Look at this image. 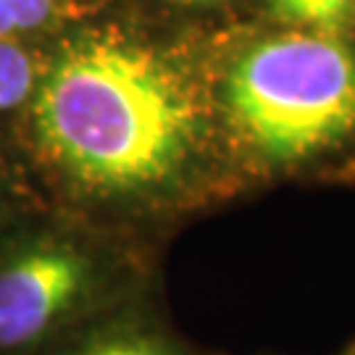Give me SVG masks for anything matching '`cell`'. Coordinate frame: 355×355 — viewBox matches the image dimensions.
<instances>
[{
    "instance_id": "cell-1",
    "label": "cell",
    "mask_w": 355,
    "mask_h": 355,
    "mask_svg": "<svg viewBox=\"0 0 355 355\" xmlns=\"http://www.w3.org/2000/svg\"><path fill=\"white\" fill-rule=\"evenodd\" d=\"M229 24L95 0L45 42L37 89L3 150L40 200L168 248L253 198L216 95Z\"/></svg>"
},
{
    "instance_id": "cell-2",
    "label": "cell",
    "mask_w": 355,
    "mask_h": 355,
    "mask_svg": "<svg viewBox=\"0 0 355 355\" xmlns=\"http://www.w3.org/2000/svg\"><path fill=\"white\" fill-rule=\"evenodd\" d=\"M218 111L250 195L343 184L355 164V37L232 21L216 71Z\"/></svg>"
},
{
    "instance_id": "cell-3",
    "label": "cell",
    "mask_w": 355,
    "mask_h": 355,
    "mask_svg": "<svg viewBox=\"0 0 355 355\" xmlns=\"http://www.w3.org/2000/svg\"><path fill=\"white\" fill-rule=\"evenodd\" d=\"M166 248L32 198L0 216V355H37L166 292Z\"/></svg>"
},
{
    "instance_id": "cell-4",
    "label": "cell",
    "mask_w": 355,
    "mask_h": 355,
    "mask_svg": "<svg viewBox=\"0 0 355 355\" xmlns=\"http://www.w3.org/2000/svg\"><path fill=\"white\" fill-rule=\"evenodd\" d=\"M37 355H229L187 337L168 311L166 292L127 305Z\"/></svg>"
},
{
    "instance_id": "cell-5",
    "label": "cell",
    "mask_w": 355,
    "mask_h": 355,
    "mask_svg": "<svg viewBox=\"0 0 355 355\" xmlns=\"http://www.w3.org/2000/svg\"><path fill=\"white\" fill-rule=\"evenodd\" d=\"M245 19L303 32L355 37V0H250Z\"/></svg>"
},
{
    "instance_id": "cell-6",
    "label": "cell",
    "mask_w": 355,
    "mask_h": 355,
    "mask_svg": "<svg viewBox=\"0 0 355 355\" xmlns=\"http://www.w3.org/2000/svg\"><path fill=\"white\" fill-rule=\"evenodd\" d=\"M95 0H0V40L42 45L76 21Z\"/></svg>"
},
{
    "instance_id": "cell-7",
    "label": "cell",
    "mask_w": 355,
    "mask_h": 355,
    "mask_svg": "<svg viewBox=\"0 0 355 355\" xmlns=\"http://www.w3.org/2000/svg\"><path fill=\"white\" fill-rule=\"evenodd\" d=\"M42 45L0 40V150L21 119L42 74Z\"/></svg>"
},
{
    "instance_id": "cell-8",
    "label": "cell",
    "mask_w": 355,
    "mask_h": 355,
    "mask_svg": "<svg viewBox=\"0 0 355 355\" xmlns=\"http://www.w3.org/2000/svg\"><path fill=\"white\" fill-rule=\"evenodd\" d=\"M142 3L200 21H234L245 19L250 8V0H142Z\"/></svg>"
},
{
    "instance_id": "cell-9",
    "label": "cell",
    "mask_w": 355,
    "mask_h": 355,
    "mask_svg": "<svg viewBox=\"0 0 355 355\" xmlns=\"http://www.w3.org/2000/svg\"><path fill=\"white\" fill-rule=\"evenodd\" d=\"M32 198H37V195L26 184L19 166L13 164L8 153L0 150V216L8 214L16 205L32 200Z\"/></svg>"
},
{
    "instance_id": "cell-10",
    "label": "cell",
    "mask_w": 355,
    "mask_h": 355,
    "mask_svg": "<svg viewBox=\"0 0 355 355\" xmlns=\"http://www.w3.org/2000/svg\"><path fill=\"white\" fill-rule=\"evenodd\" d=\"M334 355H355V334H353V337H347V340L340 345V350H337Z\"/></svg>"
},
{
    "instance_id": "cell-11",
    "label": "cell",
    "mask_w": 355,
    "mask_h": 355,
    "mask_svg": "<svg viewBox=\"0 0 355 355\" xmlns=\"http://www.w3.org/2000/svg\"><path fill=\"white\" fill-rule=\"evenodd\" d=\"M343 184H355V164H353V168L347 171V177H345V182Z\"/></svg>"
},
{
    "instance_id": "cell-12",
    "label": "cell",
    "mask_w": 355,
    "mask_h": 355,
    "mask_svg": "<svg viewBox=\"0 0 355 355\" xmlns=\"http://www.w3.org/2000/svg\"><path fill=\"white\" fill-rule=\"evenodd\" d=\"M258 355H271V353H258Z\"/></svg>"
}]
</instances>
